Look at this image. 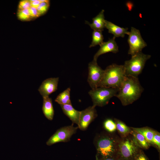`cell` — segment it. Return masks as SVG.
<instances>
[{
    "mask_svg": "<svg viewBox=\"0 0 160 160\" xmlns=\"http://www.w3.org/2000/svg\"><path fill=\"white\" fill-rule=\"evenodd\" d=\"M28 10L31 19L39 16L36 8L31 7L28 9Z\"/></svg>",
    "mask_w": 160,
    "mask_h": 160,
    "instance_id": "obj_27",
    "label": "cell"
},
{
    "mask_svg": "<svg viewBox=\"0 0 160 160\" xmlns=\"http://www.w3.org/2000/svg\"><path fill=\"white\" fill-rule=\"evenodd\" d=\"M119 89L99 87L92 89L89 92L93 103V105L103 106L107 104L110 99L116 96Z\"/></svg>",
    "mask_w": 160,
    "mask_h": 160,
    "instance_id": "obj_4",
    "label": "cell"
},
{
    "mask_svg": "<svg viewBox=\"0 0 160 160\" xmlns=\"http://www.w3.org/2000/svg\"><path fill=\"white\" fill-rule=\"evenodd\" d=\"M116 123V128L119 132L121 134L125 135L129 131L128 127L124 123L121 121H118Z\"/></svg>",
    "mask_w": 160,
    "mask_h": 160,
    "instance_id": "obj_24",
    "label": "cell"
},
{
    "mask_svg": "<svg viewBox=\"0 0 160 160\" xmlns=\"http://www.w3.org/2000/svg\"><path fill=\"white\" fill-rule=\"evenodd\" d=\"M105 129L109 132H113L116 129V124L110 119L106 120L104 123Z\"/></svg>",
    "mask_w": 160,
    "mask_h": 160,
    "instance_id": "obj_23",
    "label": "cell"
},
{
    "mask_svg": "<svg viewBox=\"0 0 160 160\" xmlns=\"http://www.w3.org/2000/svg\"><path fill=\"white\" fill-rule=\"evenodd\" d=\"M125 76L123 65L113 64L104 70L99 87L119 89Z\"/></svg>",
    "mask_w": 160,
    "mask_h": 160,
    "instance_id": "obj_2",
    "label": "cell"
},
{
    "mask_svg": "<svg viewBox=\"0 0 160 160\" xmlns=\"http://www.w3.org/2000/svg\"><path fill=\"white\" fill-rule=\"evenodd\" d=\"M113 37L100 45L99 49L95 55L93 60L97 61L98 57L100 55L109 52L116 53L119 51V47Z\"/></svg>",
    "mask_w": 160,
    "mask_h": 160,
    "instance_id": "obj_12",
    "label": "cell"
},
{
    "mask_svg": "<svg viewBox=\"0 0 160 160\" xmlns=\"http://www.w3.org/2000/svg\"><path fill=\"white\" fill-rule=\"evenodd\" d=\"M64 113L78 125L79 123L80 111L74 109L72 105H60Z\"/></svg>",
    "mask_w": 160,
    "mask_h": 160,
    "instance_id": "obj_14",
    "label": "cell"
},
{
    "mask_svg": "<svg viewBox=\"0 0 160 160\" xmlns=\"http://www.w3.org/2000/svg\"><path fill=\"white\" fill-rule=\"evenodd\" d=\"M151 56L142 52L132 57L131 58L125 61L123 65L126 76L138 78L141 73L146 61Z\"/></svg>",
    "mask_w": 160,
    "mask_h": 160,
    "instance_id": "obj_3",
    "label": "cell"
},
{
    "mask_svg": "<svg viewBox=\"0 0 160 160\" xmlns=\"http://www.w3.org/2000/svg\"><path fill=\"white\" fill-rule=\"evenodd\" d=\"M87 81L92 89L99 87L104 72L98 65L97 61L93 60L88 64Z\"/></svg>",
    "mask_w": 160,
    "mask_h": 160,
    "instance_id": "obj_8",
    "label": "cell"
},
{
    "mask_svg": "<svg viewBox=\"0 0 160 160\" xmlns=\"http://www.w3.org/2000/svg\"><path fill=\"white\" fill-rule=\"evenodd\" d=\"M104 37L102 31L93 30L92 33V40L89 47H95L97 45H100L103 42Z\"/></svg>",
    "mask_w": 160,
    "mask_h": 160,
    "instance_id": "obj_20",
    "label": "cell"
},
{
    "mask_svg": "<svg viewBox=\"0 0 160 160\" xmlns=\"http://www.w3.org/2000/svg\"><path fill=\"white\" fill-rule=\"evenodd\" d=\"M103 160H115L114 159L111 158H107L106 159H104Z\"/></svg>",
    "mask_w": 160,
    "mask_h": 160,
    "instance_id": "obj_30",
    "label": "cell"
},
{
    "mask_svg": "<svg viewBox=\"0 0 160 160\" xmlns=\"http://www.w3.org/2000/svg\"><path fill=\"white\" fill-rule=\"evenodd\" d=\"M71 89L68 88L57 96L55 101L60 105H72L70 100Z\"/></svg>",
    "mask_w": 160,
    "mask_h": 160,
    "instance_id": "obj_17",
    "label": "cell"
},
{
    "mask_svg": "<svg viewBox=\"0 0 160 160\" xmlns=\"http://www.w3.org/2000/svg\"><path fill=\"white\" fill-rule=\"evenodd\" d=\"M133 130L142 135L149 143L152 144L154 131L145 128H134Z\"/></svg>",
    "mask_w": 160,
    "mask_h": 160,
    "instance_id": "obj_18",
    "label": "cell"
},
{
    "mask_svg": "<svg viewBox=\"0 0 160 160\" xmlns=\"http://www.w3.org/2000/svg\"><path fill=\"white\" fill-rule=\"evenodd\" d=\"M116 143L112 138L107 136L100 137L97 141L96 147L98 154L104 159L111 156L115 151Z\"/></svg>",
    "mask_w": 160,
    "mask_h": 160,
    "instance_id": "obj_6",
    "label": "cell"
},
{
    "mask_svg": "<svg viewBox=\"0 0 160 160\" xmlns=\"http://www.w3.org/2000/svg\"><path fill=\"white\" fill-rule=\"evenodd\" d=\"M152 144L155 145L159 149L160 148V135L159 133L155 132L152 140Z\"/></svg>",
    "mask_w": 160,
    "mask_h": 160,
    "instance_id": "obj_26",
    "label": "cell"
},
{
    "mask_svg": "<svg viewBox=\"0 0 160 160\" xmlns=\"http://www.w3.org/2000/svg\"><path fill=\"white\" fill-rule=\"evenodd\" d=\"M73 124L61 127L57 130L46 142L47 145L50 146L59 142H67L71 136L75 134L78 129Z\"/></svg>",
    "mask_w": 160,
    "mask_h": 160,
    "instance_id": "obj_7",
    "label": "cell"
},
{
    "mask_svg": "<svg viewBox=\"0 0 160 160\" xmlns=\"http://www.w3.org/2000/svg\"><path fill=\"white\" fill-rule=\"evenodd\" d=\"M132 135L134 139L138 146L147 149L149 147V143L141 134L133 130Z\"/></svg>",
    "mask_w": 160,
    "mask_h": 160,
    "instance_id": "obj_19",
    "label": "cell"
},
{
    "mask_svg": "<svg viewBox=\"0 0 160 160\" xmlns=\"http://www.w3.org/2000/svg\"><path fill=\"white\" fill-rule=\"evenodd\" d=\"M41 3L36 8L39 16L46 12L49 6V1L47 0H40Z\"/></svg>",
    "mask_w": 160,
    "mask_h": 160,
    "instance_id": "obj_21",
    "label": "cell"
},
{
    "mask_svg": "<svg viewBox=\"0 0 160 160\" xmlns=\"http://www.w3.org/2000/svg\"><path fill=\"white\" fill-rule=\"evenodd\" d=\"M31 7V3L29 0H22L19 2L18 5V9H28Z\"/></svg>",
    "mask_w": 160,
    "mask_h": 160,
    "instance_id": "obj_25",
    "label": "cell"
},
{
    "mask_svg": "<svg viewBox=\"0 0 160 160\" xmlns=\"http://www.w3.org/2000/svg\"><path fill=\"white\" fill-rule=\"evenodd\" d=\"M105 28L108 29V33L113 34L115 38L120 37L123 38L125 34L128 35L129 33L128 28L120 27L106 20Z\"/></svg>",
    "mask_w": 160,
    "mask_h": 160,
    "instance_id": "obj_13",
    "label": "cell"
},
{
    "mask_svg": "<svg viewBox=\"0 0 160 160\" xmlns=\"http://www.w3.org/2000/svg\"><path fill=\"white\" fill-rule=\"evenodd\" d=\"M95 106L92 105L80 111L78 128L82 131L86 130L92 121L96 117Z\"/></svg>",
    "mask_w": 160,
    "mask_h": 160,
    "instance_id": "obj_10",
    "label": "cell"
},
{
    "mask_svg": "<svg viewBox=\"0 0 160 160\" xmlns=\"http://www.w3.org/2000/svg\"><path fill=\"white\" fill-rule=\"evenodd\" d=\"M59 78H50L44 80L38 89V91L43 97L49 95L57 90Z\"/></svg>",
    "mask_w": 160,
    "mask_h": 160,
    "instance_id": "obj_11",
    "label": "cell"
},
{
    "mask_svg": "<svg viewBox=\"0 0 160 160\" xmlns=\"http://www.w3.org/2000/svg\"><path fill=\"white\" fill-rule=\"evenodd\" d=\"M43 98L42 110L45 117L49 120H52L54 114L52 100L49 97Z\"/></svg>",
    "mask_w": 160,
    "mask_h": 160,
    "instance_id": "obj_16",
    "label": "cell"
},
{
    "mask_svg": "<svg viewBox=\"0 0 160 160\" xmlns=\"http://www.w3.org/2000/svg\"><path fill=\"white\" fill-rule=\"evenodd\" d=\"M17 16L19 20L22 21L28 20L31 19L28 9H18Z\"/></svg>",
    "mask_w": 160,
    "mask_h": 160,
    "instance_id": "obj_22",
    "label": "cell"
},
{
    "mask_svg": "<svg viewBox=\"0 0 160 160\" xmlns=\"http://www.w3.org/2000/svg\"><path fill=\"white\" fill-rule=\"evenodd\" d=\"M30 2L31 7L37 8L39 6L41 2L40 0H29Z\"/></svg>",
    "mask_w": 160,
    "mask_h": 160,
    "instance_id": "obj_28",
    "label": "cell"
},
{
    "mask_svg": "<svg viewBox=\"0 0 160 160\" xmlns=\"http://www.w3.org/2000/svg\"><path fill=\"white\" fill-rule=\"evenodd\" d=\"M137 160H147V159L143 155L141 154L138 157Z\"/></svg>",
    "mask_w": 160,
    "mask_h": 160,
    "instance_id": "obj_29",
    "label": "cell"
},
{
    "mask_svg": "<svg viewBox=\"0 0 160 160\" xmlns=\"http://www.w3.org/2000/svg\"><path fill=\"white\" fill-rule=\"evenodd\" d=\"M128 42L129 46L128 54L134 56L142 50L147 44L142 37L139 30L132 27L128 34Z\"/></svg>",
    "mask_w": 160,
    "mask_h": 160,
    "instance_id": "obj_5",
    "label": "cell"
},
{
    "mask_svg": "<svg viewBox=\"0 0 160 160\" xmlns=\"http://www.w3.org/2000/svg\"><path fill=\"white\" fill-rule=\"evenodd\" d=\"M143 90L138 78L125 76L116 97L126 105L139 99Z\"/></svg>",
    "mask_w": 160,
    "mask_h": 160,
    "instance_id": "obj_1",
    "label": "cell"
},
{
    "mask_svg": "<svg viewBox=\"0 0 160 160\" xmlns=\"http://www.w3.org/2000/svg\"><path fill=\"white\" fill-rule=\"evenodd\" d=\"M120 153L125 159L133 158L136 154L138 146L134 139L127 138L122 141L119 145Z\"/></svg>",
    "mask_w": 160,
    "mask_h": 160,
    "instance_id": "obj_9",
    "label": "cell"
},
{
    "mask_svg": "<svg viewBox=\"0 0 160 160\" xmlns=\"http://www.w3.org/2000/svg\"><path fill=\"white\" fill-rule=\"evenodd\" d=\"M104 10H102L95 17L92 18V22L90 23L87 21L88 24L93 30L103 31L105 28V21L104 15Z\"/></svg>",
    "mask_w": 160,
    "mask_h": 160,
    "instance_id": "obj_15",
    "label": "cell"
}]
</instances>
